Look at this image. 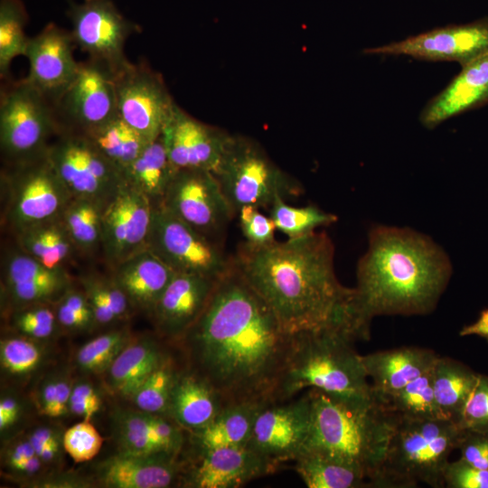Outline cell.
<instances>
[{"instance_id": "11a10c76", "label": "cell", "mask_w": 488, "mask_h": 488, "mask_svg": "<svg viewBox=\"0 0 488 488\" xmlns=\"http://www.w3.org/2000/svg\"><path fill=\"white\" fill-rule=\"evenodd\" d=\"M101 407V397L90 382L80 380L73 383L69 401V412L83 419L91 420L100 411Z\"/></svg>"}, {"instance_id": "4316f807", "label": "cell", "mask_w": 488, "mask_h": 488, "mask_svg": "<svg viewBox=\"0 0 488 488\" xmlns=\"http://www.w3.org/2000/svg\"><path fill=\"white\" fill-rule=\"evenodd\" d=\"M132 307L151 314L175 272L149 248L110 269Z\"/></svg>"}, {"instance_id": "4fadbf2b", "label": "cell", "mask_w": 488, "mask_h": 488, "mask_svg": "<svg viewBox=\"0 0 488 488\" xmlns=\"http://www.w3.org/2000/svg\"><path fill=\"white\" fill-rule=\"evenodd\" d=\"M118 116L147 142L162 135L175 101L164 78L146 62H131L114 76Z\"/></svg>"}, {"instance_id": "db71d44e", "label": "cell", "mask_w": 488, "mask_h": 488, "mask_svg": "<svg viewBox=\"0 0 488 488\" xmlns=\"http://www.w3.org/2000/svg\"><path fill=\"white\" fill-rule=\"evenodd\" d=\"M445 487L488 488V470L479 469L459 458L449 462L444 474Z\"/></svg>"}, {"instance_id": "d6986e66", "label": "cell", "mask_w": 488, "mask_h": 488, "mask_svg": "<svg viewBox=\"0 0 488 488\" xmlns=\"http://www.w3.org/2000/svg\"><path fill=\"white\" fill-rule=\"evenodd\" d=\"M75 48L70 31L54 23L29 38L24 57L30 68L25 79L53 105L78 74L80 62L73 56Z\"/></svg>"}, {"instance_id": "6f0895ef", "label": "cell", "mask_w": 488, "mask_h": 488, "mask_svg": "<svg viewBox=\"0 0 488 488\" xmlns=\"http://www.w3.org/2000/svg\"><path fill=\"white\" fill-rule=\"evenodd\" d=\"M23 413L20 400L13 395H5L0 399V430L5 432L14 426Z\"/></svg>"}, {"instance_id": "484cf974", "label": "cell", "mask_w": 488, "mask_h": 488, "mask_svg": "<svg viewBox=\"0 0 488 488\" xmlns=\"http://www.w3.org/2000/svg\"><path fill=\"white\" fill-rule=\"evenodd\" d=\"M438 355L430 349L401 347L361 355L372 390L387 399L428 371Z\"/></svg>"}, {"instance_id": "e0dca14e", "label": "cell", "mask_w": 488, "mask_h": 488, "mask_svg": "<svg viewBox=\"0 0 488 488\" xmlns=\"http://www.w3.org/2000/svg\"><path fill=\"white\" fill-rule=\"evenodd\" d=\"M153 209V202L126 182L106 204L101 254L110 269L148 248Z\"/></svg>"}, {"instance_id": "52a82bcc", "label": "cell", "mask_w": 488, "mask_h": 488, "mask_svg": "<svg viewBox=\"0 0 488 488\" xmlns=\"http://www.w3.org/2000/svg\"><path fill=\"white\" fill-rule=\"evenodd\" d=\"M233 212L244 206L270 208L277 198L301 194L302 186L283 171L255 140L231 135L213 172Z\"/></svg>"}, {"instance_id": "7bdbcfd3", "label": "cell", "mask_w": 488, "mask_h": 488, "mask_svg": "<svg viewBox=\"0 0 488 488\" xmlns=\"http://www.w3.org/2000/svg\"><path fill=\"white\" fill-rule=\"evenodd\" d=\"M127 328L112 330L84 343L77 352L75 360L80 370L86 373L106 372L118 354L131 342Z\"/></svg>"}, {"instance_id": "f5cc1de1", "label": "cell", "mask_w": 488, "mask_h": 488, "mask_svg": "<svg viewBox=\"0 0 488 488\" xmlns=\"http://www.w3.org/2000/svg\"><path fill=\"white\" fill-rule=\"evenodd\" d=\"M44 465L57 464L62 456L63 434L50 426H39L26 435Z\"/></svg>"}, {"instance_id": "d590c367", "label": "cell", "mask_w": 488, "mask_h": 488, "mask_svg": "<svg viewBox=\"0 0 488 488\" xmlns=\"http://www.w3.org/2000/svg\"><path fill=\"white\" fill-rule=\"evenodd\" d=\"M105 204L86 198H72L61 214V220L81 256L101 252L102 219Z\"/></svg>"}, {"instance_id": "603a6c76", "label": "cell", "mask_w": 488, "mask_h": 488, "mask_svg": "<svg viewBox=\"0 0 488 488\" xmlns=\"http://www.w3.org/2000/svg\"><path fill=\"white\" fill-rule=\"evenodd\" d=\"M217 279L175 273L150 314L158 332L179 341L203 312Z\"/></svg>"}, {"instance_id": "30bf717a", "label": "cell", "mask_w": 488, "mask_h": 488, "mask_svg": "<svg viewBox=\"0 0 488 488\" xmlns=\"http://www.w3.org/2000/svg\"><path fill=\"white\" fill-rule=\"evenodd\" d=\"M47 155L73 198L106 205L125 183L122 174L81 133L61 130Z\"/></svg>"}, {"instance_id": "1f68e13d", "label": "cell", "mask_w": 488, "mask_h": 488, "mask_svg": "<svg viewBox=\"0 0 488 488\" xmlns=\"http://www.w3.org/2000/svg\"><path fill=\"white\" fill-rule=\"evenodd\" d=\"M479 373L461 361L438 356L431 369L432 386L442 414L456 425Z\"/></svg>"}, {"instance_id": "8d00e7d4", "label": "cell", "mask_w": 488, "mask_h": 488, "mask_svg": "<svg viewBox=\"0 0 488 488\" xmlns=\"http://www.w3.org/2000/svg\"><path fill=\"white\" fill-rule=\"evenodd\" d=\"M78 281L93 309L98 325L126 320L134 311L111 274L104 276L89 272L82 275Z\"/></svg>"}, {"instance_id": "bcb514c9", "label": "cell", "mask_w": 488, "mask_h": 488, "mask_svg": "<svg viewBox=\"0 0 488 488\" xmlns=\"http://www.w3.org/2000/svg\"><path fill=\"white\" fill-rule=\"evenodd\" d=\"M54 307L59 324L63 330L86 333L99 326L89 299L80 285H70L54 303Z\"/></svg>"}, {"instance_id": "7a4b0ae2", "label": "cell", "mask_w": 488, "mask_h": 488, "mask_svg": "<svg viewBox=\"0 0 488 488\" xmlns=\"http://www.w3.org/2000/svg\"><path fill=\"white\" fill-rule=\"evenodd\" d=\"M330 237L314 231L261 247L245 242L233 260L286 333L346 326L356 337L351 314L354 289L337 279Z\"/></svg>"}, {"instance_id": "277c9868", "label": "cell", "mask_w": 488, "mask_h": 488, "mask_svg": "<svg viewBox=\"0 0 488 488\" xmlns=\"http://www.w3.org/2000/svg\"><path fill=\"white\" fill-rule=\"evenodd\" d=\"M311 426L305 450L325 454L361 468L376 488V476L399 419L373 390L369 395L307 391Z\"/></svg>"}, {"instance_id": "f35d334b", "label": "cell", "mask_w": 488, "mask_h": 488, "mask_svg": "<svg viewBox=\"0 0 488 488\" xmlns=\"http://www.w3.org/2000/svg\"><path fill=\"white\" fill-rule=\"evenodd\" d=\"M431 369L411 380L395 394L383 399L399 418L414 420L447 419L442 414L436 400Z\"/></svg>"}, {"instance_id": "83f0119b", "label": "cell", "mask_w": 488, "mask_h": 488, "mask_svg": "<svg viewBox=\"0 0 488 488\" xmlns=\"http://www.w3.org/2000/svg\"><path fill=\"white\" fill-rule=\"evenodd\" d=\"M224 407L221 394L187 368L182 371L172 391L168 417L192 433L210 424Z\"/></svg>"}, {"instance_id": "3957f363", "label": "cell", "mask_w": 488, "mask_h": 488, "mask_svg": "<svg viewBox=\"0 0 488 488\" xmlns=\"http://www.w3.org/2000/svg\"><path fill=\"white\" fill-rule=\"evenodd\" d=\"M452 274L445 251L410 229L376 225L357 267L351 313L359 340L379 315H418L436 306Z\"/></svg>"}, {"instance_id": "44dd1931", "label": "cell", "mask_w": 488, "mask_h": 488, "mask_svg": "<svg viewBox=\"0 0 488 488\" xmlns=\"http://www.w3.org/2000/svg\"><path fill=\"white\" fill-rule=\"evenodd\" d=\"M231 134L203 123L176 102L162 132L168 156L178 169H203L214 172Z\"/></svg>"}, {"instance_id": "91938a15", "label": "cell", "mask_w": 488, "mask_h": 488, "mask_svg": "<svg viewBox=\"0 0 488 488\" xmlns=\"http://www.w3.org/2000/svg\"><path fill=\"white\" fill-rule=\"evenodd\" d=\"M459 335H476L488 342V308L481 312L478 319L474 323L464 326L460 330Z\"/></svg>"}, {"instance_id": "7dc6e473", "label": "cell", "mask_w": 488, "mask_h": 488, "mask_svg": "<svg viewBox=\"0 0 488 488\" xmlns=\"http://www.w3.org/2000/svg\"><path fill=\"white\" fill-rule=\"evenodd\" d=\"M73 383L68 375L54 373L39 385L35 401L39 412L50 418H60L69 412V401Z\"/></svg>"}, {"instance_id": "2e32d148", "label": "cell", "mask_w": 488, "mask_h": 488, "mask_svg": "<svg viewBox=\"0 0 488 488\" xmlns=\"http://www.w3.org/2000/svg\"><path fill=\"white\" fill-rule=\"evenodd\" d=\"M310 426L307 392L297 399L272 402L258 414L247 446L278 467L303 452Z\"/></svg>"}, {"instance_id": "680465c9", "label": "cell", "mask_w": 488, "mask_h": 488, "mask_svg": "<svg viewBox=\"0 0 488 488\" xmlns=\"http://www.w3.org/2000/svg\"><path fill=\"white\" fill-rule=\"evenodd\" d=\"M38 487H89L90 482L77 475H61L60 477L50 478L48 481L35 482Z\"/></svg>"}, {"instance_id": "ee69618b", "label": "cell", "mask_w": 488, "mask_h": 488, "mask_svg": "<svg viewBox=\"0 0 488 488\" xmlns=\"http://www.w3.org/2000/svg\"><path fill=\"white\" fill-rule=\"evenodd\" d=\"M44 355L41 341L19 333L1 340V367L9 375L22 377L33 373L42 363Z\"/></svg>"}, {"instance_id": "5bb4252c", "label": "cell", "mask_w": 488, "mask_h": 488, "mask_svg": "<svg viewBox=\"0 0 488 488\" xmlns=\"http://www.w3.org/2000/svg\"><path fill=\"white\" fill-rule=\"evenodd\" d=\"M61 130L87 134L118 116L115 78L90 59L54 105Z\"/></svg>"}, {"instance_id": "681fc988", "label": "cell", "mask_w": 488, "mask_h": 488, "mask_svg": "<svg viewBox=\"0 0 488 488\" xmlns=\"http://www.w3.org/2000/svg\"><path fill=\"white\" fill-rule=\"evenodd\" d=\"M4 465L17 478H32L40 474L44 466L26 436L17 437L7 445L4 451Z\"/></svg>"}, {"instance_id": "f907efd6", "label": "cell", "mask_w": 488, "mask_h": 488, "mask_svg": "<svg viewBox=\"0 0 488 488\" xmlns=\"http://www.w3.org/2000/svg\"><path fill=\"white\" fill-rule=\"evenodd\" d=\"M457 426L465 430L488 432V375L479 373Z\"/></svg>"}, {"instance_id": "6da1fadb", "label": "cell", "mask_w": 488, "mask_h": 488, "mask_svg": "<svg viewBox=\"0 0 488 488\" xmlns=\"http://www.w3.org/2000/svg\"><path fill=\"white\" fill-rule=\"evenodd\" d=\"M292 340L232 260L203 312L178 342L188 369L206 380L228 406L276 402Z\"/></svg>"}, {"instance_id": "d6a6232c", "label": "cell", "mask_w": 488, "mask_h": 488, "mask_svg": "<svg viewBox=\"0 0 488 488\" xmlns=\"http://www.w3.org/2000/svg\"><path fill=\"white\" fill-rule=\"evenodd\" d=\"M295 463V470L308 488L372 487L361 468L320 452L305 450Z\"/></svg>"}, {"instance_id": "9a60e30c", "label": "cell", "mask_w": 488, "mask_h": 488, "mask_svg": "<svg viewBox=\"0 0 488 488\" xmlns=\"http://www.w3.org/2000/svg\"><path fill=\"white\" fill-rule=\"evenodd\" d=\"M160 204L210 239L235 215L213 173L203 169H178Z\"/></svg>"}, {"instance_id": "ab89813d", "label": "cell", "mask_w": 488, "mask_h": 488, "mask_svg": "<svg viewBox=\"0 0 488 488\" xmlns=\"http://www.w3.org/2000/svg\"><path fill=\"white\" fill-rule=\"evenodd\" d=\"M182 371L176 361L168 353L130 399L141 411L168 416L172 391Z\"/></svg>"}, {"instance_id": "f546056e", "label": "cell", "mask_w": 488, "mask_h": 488, "mask_svg": "<svg viewBox=\"0 0 488 488\" xmlns=\"http://www.w3.org/2000/svg\"><path fill=\"white\" fill-rule=\"evenodd\" d=\"M167 354L151 337L132 340L106 371L108 387L113 392L130 398Z\"/></svg>"}, {"instance_id": "cb8c5ba5", "label": "cell", "mask_w": 488, "mask_h": 488, "mask_svg": "<svg viewBox=\"0 0 488 488\" xmlns=\"http://www.w3.org/2000/svg\"><path fill=\"white\" fill-rule=\"evenodd\" d=\"M176 455H133L118 452L98 468V480L110 488H165L181 484L184 463Z\"/></svg>"}, {"instance_id": "d4e9b609", "label": "cell", "mask_w": 488, "mask_h": 488, "mask_svg": "<svg viewBox=\"0 0 488 488\" xmlns=\"http://www.w3.org/2000/svg\"><path fill=\"white\" fill-rule=\"evenodd\" d=\"M460 72L432 98L419 120L426 128L488 104V53L461 66Z\"/></svg>"}, {"instance_id": "74e56055", "label": "cell", "mask_w": 488, "mask_h": 488, "mask_svg": "<svg viewBox=\"0 0 488 488\" xmlns=\"http://www.w3.org/2000/svg\"><path fill=\"white\" fill-rule=\"evenodd\" d=\"M113 426L119 452L133 455L167 453L151 427L149 413L118 409L114 415Z\"/></svg>"}, {"instance_id": "7402d4cb", "label": "cell", "mask_w": 488, "mask_h": 488, "mask_svg": "<svg viewBox=\"0 0 488 488\" xmlns=\"http://www.w3.org/2000/svg\"><path fill=\"white\" fill-rule=\"evenodd\" d=\"M278 467L247 446L206 451L185 465L181 484L193 488H237Z\"/></svg>"}, {"instance_id": "ba28073f", "label": "cell", "mask_w": 488, "mask_h": 488, "mask_svg": "<svg viewBox=\"0 0 488 488\" xmlns=\"http://www.w3.org/2000/svg\"><path fill=\"white\" fill-rule=\"evenodd\" d=\"M1 225L13 235L61 216L73 198L47 153L4 164L0 175Z\"/></svg>"}, {"instance_id": "8992f818", "label": "cell", "mask_w": 488, "mask_h": 488, "mask_svg": "<svg viewBox=\"0 0 488 488\" xmlns=\"http://www.w3.org/2000/svg\"><path fill=\"white\" fill-rule=\"evenodd\" d=\"M462 429L449 419L399 418L376 476V488L445 487L444 474Z\"/></svg>"}, {"instance_id": "8fae6325", "label": "cell", "mask_w": 488, "mask_h": 488, "mask_svg": "<svg viewBox=\"0 0 488 488\" xmlns=\"http://www.w3.org/2000/svg\"><path fill=\"white\" fill-rule=\"evenodd\" d=\"M148 248L175 273L219 278L232 260L219 247L162 204H154Z\"/></svg>"}, {"instance_id": "7c38bea8", "label": "cell", "mask_w": 488, "mask_h": 488, "mask_svg": "<svg viewBox=\"0 0 488 488\" xmlns=\"http://www.w3.org/2000/svg\"><path fill=\"white\" fill-rule=\"evenodd\" d=\"M67 15L76 48L89 59L105 66L113 76L130 65L125 46L140 27L127 20L111 0H83L80 4L70 0Z\"/></svg>"}, {"instance_id": "f1b7e54d", "label": "cell", "mask_w": 488, "mask_h": 488, "mask_svg": "<svg viewBox=\"0 0 488 488\" xmlns=\"http://www.w3.org/2000/svg\"><path fill=\"white\" fill-rule=\"evenodd\" d=\"M267 404L250 401L224 407L210 424L190 433L192 457L212 449L247 446L255 419Z\"/></svg>"}, {"instance_id": "b9f144b4", "label": "cell", "mask_w": 488, "mask_h": 488, "mask_svg": "<svg viewBox=\"0 0 488 488\" xmlns=\"http://www.w3.org/2000/svg\"><path fill=\"white\" fill-rule=\"evenodd\" d=\"M269 209V217L277 230L286 234L288 239L307 235L315 231L318 227L330 225L337 221L334 214L315 206H291L280 197L276 199Z\"/></svg>"}, {"instance_id": "ac0fdd59", "label": "cell", "mask_w": 488, "mask_h": 488, "mask_svg": "<svg viewBox=\"0 0 488 488\" xmlns=\"http://www.w3.org/2000/svg\"><path fill=\"white\" fill-rule=\"evenodd\" d=\"M372 55H404L461 66L488 53V19L436 28L401 41L367 48Z\"/></svg>"}, {"instance_id": "9f6ffc18", "label": "cell", "mask_w": 488, "mask_h": 488, "mask_svg": "<svg viewBox=\"0 0 488 488\" xmlns=\"http://www.w3.org/2000/svg\"><path fill=\"white\" fill-rule=\"evenodd\" d=\"M456 449L460 451L461 459L479 469L488 470V432L462 429Z\"/></svg>"}, {"instance_id": "e575fe53", "label": "cell", "mask_w": 488, "mask_h": 488, "mask_svg": "<svg viewBox=\"0 0 488 488\" xmlns=\"http://www.w3.org/2000/svg\"><path fill=\"white\" fill-rule=\"evenodd\" d=\"M83 135L122 174L123 177L125 172L149 144L119 116Z\"/></svg>"}, {"instance_id": "c3c4849f", "label": "cell", "mask_w": 488, "mask_h": 488, "mask_svg": "<svg viewBox=\"0 0 488 488\" xmlns=\"http://www.w3.org/2000/svg\"><path fill=\"white\" fill-rule=\"evenodd\" d=\"M103 437L90 422L83 419L63 433L64 451L75 463L93 459L100 451Z\"/></svg>"}, {"instance_id": "816d5d0a", "label": "cell", "mask_w": 488, "mask_h": 488, "mask_svg": "<svg viewBox=\"0 0 488 488\" xmlns=\"http://www.w3.org/2000/svg\"><path fill=\"white\" fill-rule=\"evenodd\" d=\"M246 243L261 247L274 242L277 230L270 217L261 213L257 207L244 206L237 213Z\"/></svg>"}, {"instance_id": "5b68a950", "label": "cell", "mask_w": 488, "mask_h": 488, "mask_svg": "<svg viewBox=\"0 0 488 488\" xmlns=\"http://www.w3.org/2000/svg\"><path fill=\"white\" fill-rule=\"evenodd\" d=\"M356 338L345 326H333L293 334L286 367L276 402L303 389H316L336 395H369L371 385L359 354Z\"/></svg>"}, {"instance_id": "60d3db41", "label": "cell", "mask_w": 488, "mask_h": 488, "mask_svg": "<svg viewBox=\"0 0 488 488\" xmlns=\"http://www.w3.org/2000/svg\"><path fill=\"white\" fill-rule=\"evenodd\" d=\"M28 14L22 0H1L0 2V76L10 80L12 61L17 56H24L29 38L24 28Z\"/></svg>"}, {"instance_id": "9c48e42d", "label": "cell", "mask_w": 488, "mask_h": 488, "mask_svg": "<svg viewBox=\"0 0 488 488\" xmlns=\"http://www.w3.org/2000/svg\"><path fill=\"white\" fill-rule=\"evenodd\" d=\"M61 130L54 105L25 78L7 82L0 95V150L4 164L47 153Z\"/></svg>"}, {"instance_id": "ffe728a7", "label": "cell", "mask_w": 488, "mask_h": 488, "mask_svg": "<svg viewBox=\"0 0 488 488\" xmlns=\"http://www.w3.org/2000/svg\"><path fill=\"white\" fill-rule=\"evenodd\" d=\"M74 283L66 268H49L15 247L1 259V289L8 311L32 304L55 303Z\"/></svg>"}, {"instance_id": "4dcf8cb0", "label": "cell", "mask_w": 488, "mask_h": 488, "mask_svg": "<svg viewBox=\"0 0 488 488\" xmlns=\"http://www.w3.org/2000/svg\"><path fill=\"white\" fill-rule=\"evenodd\" d=\"M14 237L22 250L49 268H65L79 254L61 216L24 228Z\"/></svg>"}, {"instance_id": "f6af8a7d", "label": "cell", "mask_w": 488, "mask_h": 488, "mask_svg": "<svg viewBox=\"0 0 488 488\" xmlns=\"http://www.w3.org/2000/svg\"><path fill=\"white\" fill-rule=\"evenodd\" d=\"M10 324L19 333L34 340L52 337L61 328L54 303H38L9 311Z\"/></svg>"}, {"instance_id": "836d02e7", "label": "cell", "mask_w": 488, "mask_h": 488, "mask_svg": "<svg viewBox=\"0 0 488 488\" xmlns=\"http://www.w3.org/2000/svg\"><path fill=\"white\" fill-rule=\"evenodd\" d=\"M177 169L166 152L162 135L150 142L124 174L127 183L160 203Z\"/></svg>"}]
</instances>
